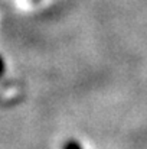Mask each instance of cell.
<instances>
[{
  "mask_svg": "<svg viewBox=\"0 0 147 149\" xmlns=\"http://www.w3.org/2000/svg\"><path fill=\"white\" fill-rule=\"evenodd\" d=\"M65 149H81V148H79V145L77 142H69V143H66Z\"/></svg>",
  "mask_w": 147,
  "mask_h": 149,
  "instance_id": "obj_1",
  "label": "cell"
},
{
  "mask_svg": "<svg viewBox=\"0 0 147 149\" xmlns=\"http://www.w3.org/2000/svg\"><path fill=\"white\" fill-rule=\"evenodd\" d=\"M1 71H3V61L0 59V74H1Z\"/></svg>",
  "mask_w": 147,
  "mask_h": 149,
  "instance_id": "obj_2",
  "label": "cell"
}]
</instances>
